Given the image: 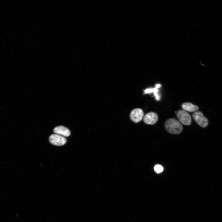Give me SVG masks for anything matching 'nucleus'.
<instances>
[{"instance_id":"obj_1","label":"nucleus","mask_w":222,"mask_h":222,"mask_svg":"<svg viewBox=\"0 0 222 222\" xmlns=\"http://www.w3.org/2000/svg\"><path fill=\"white\" fill-rule=\"evenodd\" d=\"M166 130L169 133L173 134L180 133L183 130V127L177 119L171 118L167 119L164 124Z\"/></svg>"},{"instance_id":"obj_2","label":"nucleus","mask_w":222,"mask_h":222,"mask_svg":"<svg viewBox=\"0 0 222 222\" xmlns=\"http://www.w3.org/2000/svg\"><path fill=\"white\" fill-rule=\"evenodd\" d=\"M177 117L179 121L183 124L190 125L192 121L191 117L190 114L184 110H180L177 111Z\"/></svg>"},{"instance_id":"obj_3","label":"nucleus","mask_w":222,"mask_h":222,"mask_svg":"<svg viewBox=\"0 0 222 222\" xmlns=\"http://www.w3.org/2000/svg\"><path fill=\"white\" fill-rule=\"evenodd\" d=\"M192 117L196 122L200 126L204 128L208 124V121L201 111H196L192 114Z\"/></svg>"},{"instance_id":"obj_4","label":"nucleus","mask_w":222,"mask_h":222,"mask_svg":"<svg viewBox=\"0 0 222 222\" xmlns=\"http://www.w3.org/2000/svg\"><path fill=\"white\" fill-rule=\"evenodd\" d=\"M144 112L140 108H137L133 110L130 114V117L131 120L135 123L140 121L144 116Z\"/></svg>"},{"instance_id":"obj_5","label":"nucleus","mask_w":222,"mask_h":222,"mask_svg":"<svg viewBox=\"0 0 222 222\" xmlns=\"http://www.w3.org/2000/svg\"><path fill=\"white\" fill-rule=\"evenodd\" d=\"M50 142L52 144L57 146H62L66 142V139L64 136L58 134H53L49 137Z\"/></svg>"},{"instance_id":"obj_6","label":"nucleus","mask_w":222,"mask_h":222,"mask_svg":"<svg viewBox=\"0 0 222 222\" xmlns=\"http://www.w3.org/2000/svg\"><path fill=\"white\" fill-rule=\"evenodd\" d=\"M158 119L157 114L154 112H150L144 116L143 121L147 124L153 125L156 123Z\"/></svg>"},{"instance_id":"obj_7","label":"nucleus","mask_w":222,"mask_h":222,"mask_svg":"<svg viewBox=\"0 0 222 222\" xmlns=\"http://www.w3.org/2000/svg\"><path fill=\"white\" fill-rule=\"evenodd\" d=\"M160 84H156L155 87L153 88H147L144 90V94H149L151 93H154V96L155 97V99L159 101L160 100V96L158 93V88L161 87Z\"/></svg>"},{"instance_id":"obj_8","label":"nucleus","mask_w":222,"mask_h":222,"mask_svg":"<svg viewBox=\"0 0 222 222\" xmlns=\"http://www.w3.org/2000/svg\"><path fill=\"white\" fill-rule=\"evenodd\" d=\"M53 131L55 133L61 135L63 136L68 137L70 134L69 130L62 126H58L55 128Z\"/></svg>"},{"instance_id":"obj_9","label":"nucleus","mask_w":222,"mask_h":222,"mask_svg":"<svg viewBox=\"0 0 222 222\" xmlns=\"http://www.w3.org/2000/svg\"><path fill=\"white\" fill-rule=\"evenodd\" d=\"M181 107L183 110L189 112H195L199 109L198 106L190 102L183 103Z\"/></svg>"},{"instance_id":"obj_10","label":"nucleus","mask_w":222,"mask_h":222,"mask_svg":"<svg viewBox=\"0 0 222 222\" xmlns=\"http://www.w3.org/2000/svg\"><path fill=\"white\" fill-rule=\"evenodd\" d=\"M154 169L157 173H159L163 171V168L161 165L158 164L155 166Z\"/></svg>"}]
</instances>
